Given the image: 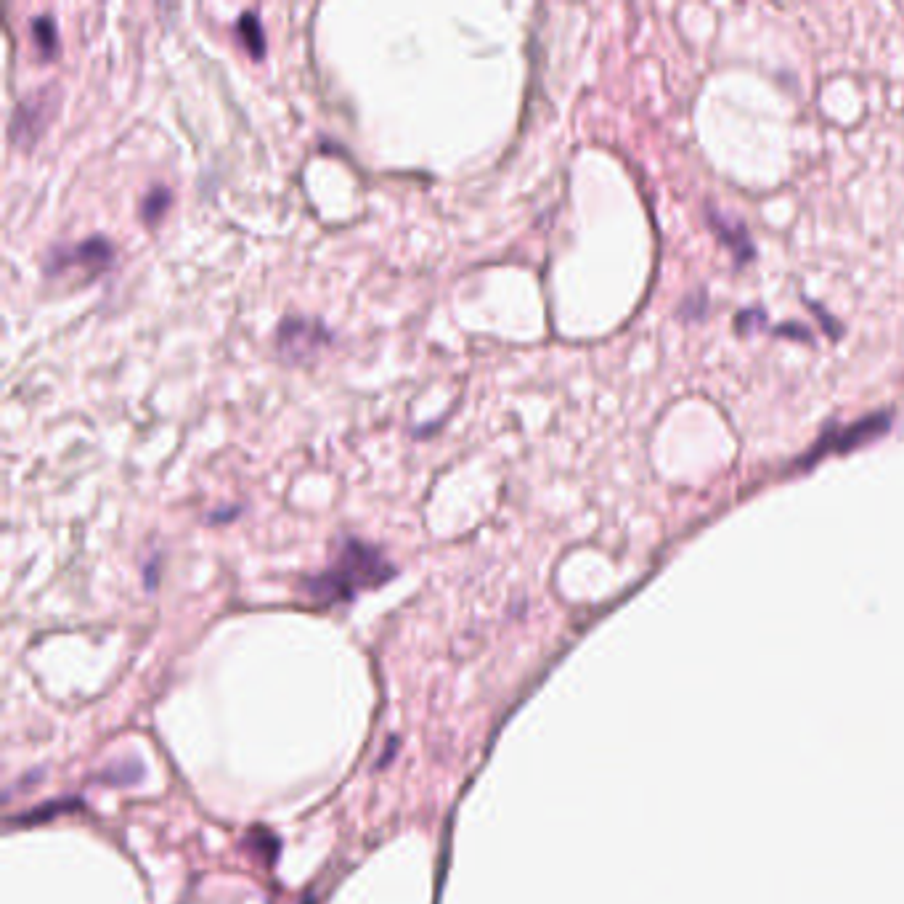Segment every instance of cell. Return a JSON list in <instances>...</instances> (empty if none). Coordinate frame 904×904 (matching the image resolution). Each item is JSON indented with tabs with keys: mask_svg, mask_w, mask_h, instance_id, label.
I'll list each match as a JSON object with an SVG mask.
<instances>
[{
	"mask_svg": "<svg viewBox=\"0 0 904 904\" xmlns=\"http://www.w3.org/2000/svg\"><path fill=\"white\" fill-rule=\"evenodd\" d=\"M236 38L247 48V54L252 59H263L266 56V32H263V24H260V16L252 14V11H244L236 22Z\"/></svg>",
	"mask_w": 904,
	"mask_h": 904,
	"instance_id": "5",
	"label": "cell"
},
{
	"mask_svg": "<svg viewBox=\"0 0 904 904\" xmlns=\"http://www.w3.org/2000/svg\"><path fill=\"white\" fill-rule=\"evenodd\" d=\"M279 350H282L287 358H308L313 356L316 350H321L324 345L332 342L329 329L316 319H305V316H287L279 327Z\"/></svg>",
	"mask_w": 904,
	"mask_h": 904,
	"instance_id": "3",
	"label": "cell"
},
{
	"mask_svg": "<svg viewBox=\"0 0 904 904\" xmlns=\"http://www.w3.org/2000/svg\"><path fill=\"white\" fill-rule=\"evenodd\" d=\"M393 576H396V565L382 555V549L348 536L340 541L332 565L316 576L305 578L303 589L313 602L335 605V602H350L358 592L385 584Z\"/></svg>",
	"mask_w": 904,
	"mask_h": 904,
	"instance_id": "1",
	"label": "cell"
},
{
	"mask_svg": "<svg viewBox=\"0 0 904 904\" xmlns=\"http://www.w3.org/2000/svg\"><path fill=\"white\" fill-rule=\"evenodd\" d=\"M46 109H54L46 101V93H38L35 99L22 101V104L16 107L14 120H11V136H14V141L22 144V141H30V138L38 136L40 128H43V122H46V117H43Z\"/></svg>",
	"mask_w": 904,
	"mask_h": 904,
	"instance_id": "4",
	"label": "cell"
},
{
	"mask_svg": "<svg viewBox=\"0 0 904 904\" xmlns=\"http://www.w3.org/2000/svg\"><path fill=\"white\" fill-rule=\"evenodd\" d=\"M32 40L43 56H54L59 51V32L51 16H35L32 19Z\"/></svg>",
	"mask_w": 904,
	"mask_h": 904,
	"instance_id": "6",
	"label": "cell"
},
{
	"mask_svg": "<svg viewBox=\"0 0 904 904\" xmlns=\"http://www.w3.org/2000/svg\"><path fill=\"white\" fill-rule=\"evenodd\" d=\"M168 205H170V189H165V186H154V189L144 197V202H141L144 221L146 223L160 221L162 213L168 210Z\"/></svg>",
	"mask_w": 904,
	"mask_h": 904,
	"instance_id": "7",
	"label": "cell"
},
{
	"mask_svg": "<svg viewBox=\"0 0 904 904\" xmlns=\"http://www.w3.org/2000/svg\"><path fill=\"white\" fill-rule=\"evenodd\" d=\"M114 263V247L104 236H91L85 242L69 244V247H54L46 255V274L56 276L67 268H88L91 274H101L104 268Z\"/></svg>",
	"mask_w": 904,
	"mask_h": 904,
	"instance_id": "2",
	"label": "cell"
}]
</instances>
